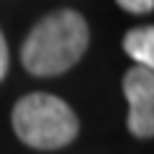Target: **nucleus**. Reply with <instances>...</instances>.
Listing matches in <instances>:
<instances>
[{
    "label": "nucleus",
    "mask_w": 154,
    "mask_h": 154,
    "mask_svg": "<svg viewBox=\"0 0 154 154\" xmlns=\"http://www.w3.org/2000/svg\"><path fill=\"white\" fill-rule=\"evenodd\" d=\"M90 31L77 11H57L31 28L21 49V62L31 75L51 77L67 72L85 54Z\"/></svg>",
    "instance_id": "nucleus-1"
},
{
    "label": "nucleus",
    "mask_w": 154,
    "mask_h": 154,
    "mask_svg": "<svg viewBox=\"0 0 154 154\" xmlns=\"http://www.w3.org/2000/svg\"><path fill=\"white\" fill-rule=\"evenodd\" d=\"M13 131L33 149H59L77 136L80 121L62 98L49 93H31L13 108Z\"/></svg>",
    "instance_id": "nucleus-2"
},
{
    "label": "nucleus",
    "mask_w": 154,
    "mask_h": 154,
    "mask_svg": "<svg viewBox=\"0 0 154 154\" xmlns=\"http://www.w3.org/2000/svg\"><path fill=\"white\" fill-rule=\"evenodd\" d=\"M123 95L128 100V131L139 139L154 136V72L152 67H131L123 75Z\"/></svg>",
    "instance_id": "nucleus-3"
},
{
    "label": "nucleus",
    "mask_w": 154,
    "mask_h": 154,
    "mask_svg": "<svg viewBox=\"0 0 154 154\" xmlns=\"http://www.w3.org/2000/svg\"><path fill=\"white\" fill-rule=\"evenodd\" d=\"M123 49L141 67H154V28L152 26L131 28L123 36Z\"/></svg>",
    "instance_id": "nucleus-4"
},
{
    "label": "nucleus",
    "mask_w": 154,
    "mask_h": 154,
    "mask_svg": "<svg viewBox=\"0 0 154 154\" xmlns=\"http://www.w3.org/2000/svg\"><path fill=\"white\" fill-rule=\"evenodd\" d=\"M128 13H149L154 8V0H116Z\"/></svg>",
    "instance_id": "nucleus-5"
},
{
    "label": "nucleus",
    "mask_w": 154,
    "mask_h": 154,
    "mask_svg": "<svg viewBox=\"0 0 154 154\" xmlns=\"http://www.w3.org/2000/svg\"><path fill=\"white\" fill-rule=\"evenodd\" d=\"M5 72H8V46H5V36L0 31V80L5 77Z\"/></svg>",
    "instance_id": "nucleus-6"
}]
</instances>
